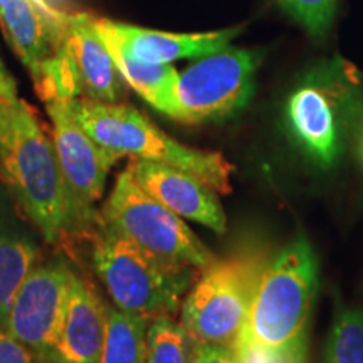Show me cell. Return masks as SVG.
I'll use <instances>...</instances> for the list:
<instances>
[{"label":"cell","instance_id":"obj_1","mask_svg":"<svg viewBox=\"0 0 363 363\" xmlns=\"http://www.w3.org/2000/svg\"><path fill=\"white\" fill-rule=\"evenodd\" d=\"M0 180L49 244L78 230L52 140L22 99L0 133Z\"/></svg>","mask_w":363,"mask_h":363},{"label":"cell","instance_id":"obj_2","mask_svg":"<svg viewBox=\"0 0 363 363\" xmlns=\"http://www.w3.org/2000/svg\"><path fill=\"white\" fill-rule=\"evenodd\" d=\"M91 261L113 305L152 318L174 316L202 271L172 264L123 238L98 214Z\"/></svg>","mask_w":363,"mask_h":363},{"label":"cell","instance_id":"obj_3","mask_svg":"<svg viewBox=\"0 0 363 363\" xmlns=\"http://www.w3.org/2000/svg\"><path fill=\"white\" fill-rule=\"evenodd\" d=\"M72 111L91 138L116 157L140 158L184 170L217 194L233 190L234 167L222 153L177 142L130 104L74 98Z\"/></svg>","mask_w":363,"mask_h":363},{"label":"cell","instance_id":"obj_4","mask_svg":"<svg viewBox=\"0 0 363 363\" xmlns=\"http://www.w3.org/2000/svg\"><path fill=\"white\" fill-rule=\"evenodd\" d=\"M362 81L337 57L311 69L286 101V128L305 155L330 169L343 153L362 108Z\"/></svg>","mask_w":363,"mask_h":363},{"label":"cell","instance_id":"obj_5","mask_svg":"<svg viewBox=\"0 0 363 363\" xmlns=\"http://www.w3.org/2000/svg\"><path fill=\"white\" fill-rule=\"evenodd\" d=\"M318 286L316 254L299 235L262 269L242 333L266 347H286L308 337Z\"/></svg>","mask_w":363,"mask_h":363},{"label":"cell","instance_id":"obj_6","mask_svg":"<svg viewBox=\"0 0 363 363\" xmlns=\"http://www.w3.org/2000/svg\"><path fill=\"white\" fill-rule=\"evenodd\" d=\"M267 261L254 246L216 259L199 274L180 305V325L195 343L234 347Z\"/></svg>","mask_w":363,"mask_h":363},{"label":"cell","instance_id":"obj_7","mask_svg":"<svg viewBox=\"0 0 363 363\" xmlns=\"http://www.w3.org/2000/svg\"><path fill=\"white\" fill-rule=\"evenodd\" d=\"M99 216L143 251L172 264L203 271L217 259L182 217L136 184L128 167L118 174Z\"/></svg>","mask_w":363,"mask_h":363},{"label":"cell","instance_id":"obj_8","mask_svg":"<svg viewBox=\"0 0 363 363\" xmlns=\"http://www.w3.org/2000/svg\"><path fill=\"white\" fill-rule=\"evenodd\" d=\"M257 66L256 51L230 45L199 57L179 72L172 118L182 123H206L235 115L252 96Z\"/></svg>","mask_w":363,"mask_h":363},{"label":"cell","instance_id":"obj_9","mask_svg":"<svg viewBox=\"0 0 363 363\" xmlns=\"http://www.w3.org/2000/svg\"><path fill=\"white\" fill-rule=\"evenodd\" d=\"M45 103L52 123V143L65 177L78 230L94 225L99 211L94 208L104 194L108 174L120 160L101 147L79 125L72 111V99L54 98Z\"/></svg>","mask_w":363,"mask_h":363},{"label":"cell","instance_id":"obj_10","mask_svg":"<svg viewBox=\"0 0 363 363\" xmlns=\"http://www.w3.org/2000/svg\"><path fill=\"white\" fill-rule=\"evenodd\" d=\"M74 271L65 261L35 264L13 298L4 330L49 363L69 301Z\"/></svg>","mask_w":363,"mask_h":363},{"label":"cell","instance_id":"obj_11","mask_svg":"<svg viewBox=\"0 0 363 363\" xmlns=\"http://www.w3.org/2000/svg\"><path fill=\"white\" fill-rule=\"evenodd\" d=\"M94 26L106 44L116 45L130 56L155 65H170L180 59L202 57L229 48L239 35V27L211 33H165L126 22L94 17Z\"/></svg>","mask_w":363,"mask_h":363},{"label":"cell","instance_id":"obj_12","mask_svg":"<svg viewBox=\"0 0 363 363\" xmlns=\"http://www.w3.org/2000/svg\"><path fill=\"white\" fill-rule=\"evenodd\" d=\"M57 52L65 54L69 61L81 98L121 103L126 94V83L113 61L110 49L96 30L91 13H66L65 35Z\"/></svg>","mask_w":363,"mask_h":363},{"label":"cell","instance_id":"obj_13","mask_svg":"<svg viewBox=\"0 0 363 363\" xmlns=\"http://www.w3.org/2000/svg\"><path fill=\"white\" fill-rule=\"evenodd\" d=\"M126 167L145 192L182 219L206 225L217 234L227 230V217L219 195L201 179L174 167L140 158H131Z\"/></svg>","mask_w":363,"mask_h":363},{"label":"cell","instance_id":"obj_14","mask_svg":"<svg viewBox=\"0 0 363 363\" xmlns=\"http://www.w3.org/2000/svg\"><path fill=\"white\" fill-rule=\"evenodd\" d=\"M65 16L48 0H0V24L34 83L62 43Z\"/></svg>","mask_w":363,"mask_h":363},{"label":"cell","instance_id":"obj_15","mask_svg":"<svg viewBox=\"0 0 363 363\" xmlns=\"http://www.w3.org/2000/svg\"><path fill=\"white\" fill-rule=\"evenodd\" d=\"M104 333L106 305L88 281L74 272L66 316L49 363H99Z\"/></svg>","mask_w":363,"mask_h":363},{"label":"cell","instance_id":"obj_16","mask_svg":"<svg viewBox=\"0 0 363 363\" xmlns=\"http://www.w3.org/2000/svg\"><path fill=\"white\" fill-rule=\"evenodd\" d=\"M106 44V43H104ZM113 61L126 86L135 89L157 111L170 116L174 113V89L179 71L172 65H155L130 56L116 45L106 44Z\"/></svg>","mask_w":363,"mask_h":363},{"label":"cell","instance_id":"obj_17","mask_svg":"<svg viewBox=\"0 0 363 363\" xmlns=\"http://www.w3.org/2000/svg\"><path fill=\"white\" fill-rule=\"evenodd\" d=\"M39 247L17 230L0 227V328H4L13 298L33 267L38 264Z\"/></svg>","mask_w":363,"mask_h":363},{"label":"cell","instance_id":"obj_18","mask_svg":"<svg viewBox=\"0 0 363 363\" xmlns=\"http://www.w3.org/2000/svg\"><path fill=\"white\" fill-rule=\"evenodd\" d=\"M150 318L106 306V333L99 363H147Z\"/></svg>","mask_w":363,"mask_h":363},{"label":"cell","instance_id":"obj_19","mask_svg":"<svg viewBox=\"0 0 363 363\" xmlns=\"http://www.w3.org/2000/svg\"><path fill=\"white\" fill-rule=\"evenodd\" d=\"M195 342L174 316L152 318L147 330V363H192Z\"/></svg>","mask_w":363,"mask_h":363},{"label":"cell","instance_id":"obj_20","mask_svg":"<svg viewBox=\"0 0 363 363\" xmlns=\"http://www.w3.org/2000/svg\"><path fill=\"white\" fill-rule=\"evenodd\" d=\"M325 363H363V310L338 313L326 340Z\"/></svg>","mask_w":363,"mask_h":363},{"label":"cell","instance_id":"obj_21","mask_svg":"<svg viewBox=\"0 0 363 363\" xmlns=\"http://www.w3.org/2000/svg\"><path fill=\"white\" fill-rule=\"evenodd\" d=\"M311 38L323 39L333 24L337 0H274Z\"/></svg>","mask_w":363,"mask_h":363},{"label":"cell","instance_id":"obj_22","mask_svg":"<svg viewBox=\"0 0 363 363\" xmlns=\"http://www.w3.org/2000/svg\"><path fill=\"white\" fill-rule=\"evenodd\" d=\"M306 345L308 337L286 347H266L240 331L233 348L238 363H305Z\"/></svg>","mask_w":363,"mask_h":363},{"label":"cell","instance_id":"obj_23","mask_svg":"<svg viewBox=\"0 0 363 363\" xmlns=\"http://www.w3.org/2000/svg\"><path fill=\"white\" fill-rule=\"evenodd\" d=\"M0 363H34L33 352L4 328H0Z\"/></svg>","mask_w":363,"mask_h":363},{"label":"cell","instance_id":"obj_24","mask_svg":"<svg viewBox=\"0 0 363 363\" xmlns=\"http://www.w3.org/2000/svg\"><path fill=\"white\" fill-rule=\"evenodd\" d=\"M192 363H238L233 347L195 343Z\"/></svg>","mask_w":363,"mask_h":363},{"label":"cell","instance_id":"obj_25","mask_svg":"<svg viewBox=\"0 0 363 363\" xmlns=\"http://www.w3.org/2000/svg\"><path fill=\"white\" fill-rule=\"evenodd\" d=\"M19 91H17V83L13 76L9 72L7 66L4 65L0 57V101L7 104H16L19 101Z\"/></svg>","mask_w":363,"mask_h":363},{"label":"cell","instance_id":"obj_26","mask_svg":"<svg viewBox=\"0 0 363 363\" xmlns=\"http://www.w3.org/2000/svg\"><path fill=\"white\" fill-rule=\"evenodd\" d=\"M12 106H13V104H7V103L0 101V133H2V130L6 128Z\"/></svg>","mask_w":363,"mask_h":363},{"label":"cell","instance_id":"obj_27","mask_svg":"<svg viewBox=\"0 0 363 363\" xmlns=\"http://www.w3.org/2000/svg\"><path fill=\"white\" fill-rule=\"evenodd\" d=\"M362 157H363V135H362Z\"/></svg>","mask_w":363,"mask_h":363}]
</instances>
